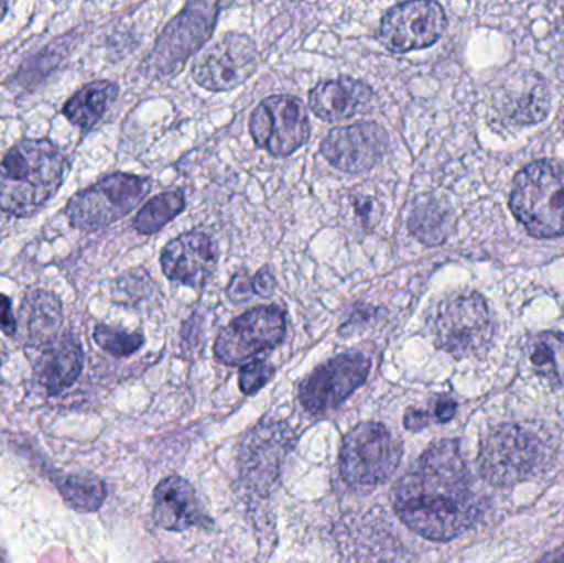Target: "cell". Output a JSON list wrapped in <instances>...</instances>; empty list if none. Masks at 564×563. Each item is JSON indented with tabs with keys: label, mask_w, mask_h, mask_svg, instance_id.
Instances as JSON below:
<instances>
[{
	"label": "cell",
	"mask_w": 564,
	"mask_h": 563,
	"mask_svg": "<svg viewBox=\"0 0 564 563\" xmlns=\"http://www.w3.org/2000/svg\"><path fill=\"white\" fill-rule=\"evenodd\" d=\"M393 506L411 531L430 541L447 542L473 528L480 509L459 443H433L398 483Z\"/></svg>",
	"instance_id": "1"
},
{
	"label": "cell",
	"mask_w": 564,
	"mask_h": 563,
	"mask_svg": "<svg viewBox=\"0 0 564 563\" xmlns=\"http://www.w3.org/2000/svg\"><path fill=\"white\" fill-rule=\"evenodd\" d=\"M66 174L63 152L48 139H26L0 162V212L29 217L58 191Z\"/></svg>",
	"instance_id": "2"
},
{
	"label": "cell",
	"mask_w": 564,
	"mask_h": 563,
	"mask_svg": "<svg viewBox=\"0 0 564 563\" xmlns=\"http://www.w3.org/2000/svg\"><path fill=\"white\" fill-rule=\"evenodd\" d=\"M510 208L532 237H563V162L539 161L522 169L513 181Z\"/></svg>",
	"instance_id": "3"
},
{
	"label": "cell",
	"mask_w": 564,
	"mask_h": 563,
	"mask_svg": "<svg viewBox=\"0 0 564 563\" xmlns=\"http://www.w3.org/2000/svg\"><path fill=\"white\" fill-rule=\"evenodd\" d=\"M221 7L205 0L188 2L162 30L154 50L142 63V72L152 78L181 72L188 58L214 35Z\"/></svg>",
	"instance_id": "4"
},
{
	"label": "cell",
	"mask_w": 564,
	"mask_h": 563,
	"mask_svg": "<svg viewBox=\"0 0 564 563\" xmlns=\"http://www.w3.org/2000/svg\"><path fill=\"white\" fill-rule=\"evenodd\" d=\"M431 334L440 349L457 359L484 353L494 336L489 307L479 293L454 294L431 317Z\"/></svg>",
	"instance_id": "5"
},
{
	"label": "cell",
	"mask_w": 564,
	"mask_h": 563,
	"mask_svg": "<svg viewBox=\"0 0 564 563\" xmlns=\"http://www.w3.org/2000/svg\"><path fill=\"white\" fill-rule=\"evenodd\" d=\"M545 459V445L536 433L519 425H502L484 440L480 476L494 486L519 485L536 475Z\"/></svg>",
	"instance_id": "6"
},
{
	"label": "cell",
	"mask_w": 564,
	"mask_h": 563,
	"mask_svg": "<svg viewBox=\"0 0 564 563\" xmlns=\"http://www.w3.org/2000/svg\"><path fill=\"white\" fill-rule=\"evenodd\" d=\"M400 442L381 423L355 426L341 443L338 468L351 486H375L390 479L401 462Z\"/></svg>",
	"instance_id": "7"
},
{
	"label": "cell",
	"mask_w": 564,
	"mask_h": 563,
	"mask_svg": "<svg viewBox=\"0 0 564 563\" xmlns=\"http://www.w3.org/2000/svg\"><path fill=\"white\" fill-rule=\"evenodd\" d=\"M149 191V178L116 172L78 192L68 202L66 215L79 230H101L134 210Z\"/></svg>",
	"instance_id": "8"
},
{
	"label": "cell",
	"mask_w": 564,
	"mask_h": 563,
	"mask_svg": "<svg viewBox=\"0 0 564 563\" xmlns=\"http://www.w3.org/2000/svg\"><path fill=\"white\" fill-rule=\"evenodd\" d=\"M250 132L258 148L274 158H288L311 138L307 108L295 96H270L251 115Z\"/></svg>",
	"instance_id": "9"
},
{
	"label": "cell",
	"mask_w": 564,
	"mask_h": 563,
	"mask_svg": "<svg viewBox=\"0 0 564 563\" xmlns=\"http://www.w3.org/2000/svg\"><path fill=\"white\" fill-rule=\"evenodd\" d=\"M284 337L285 314L281 307H253L221 331L215 357L225 366H241L257 354L280 346Z\"/></svg>",
	"instance_id": "10"
},
{
	"label": "cell",
	"mask_w": 564,
	"mask_h": 563,
	"mask_svg": "<svg viewBox=\"0 0 564 563\" xmlns=\"http://www.w3.org/2000/svg\"><path fill=\"white\" fill-rule=\"evenodd\" d=\"M371 362L365 354L345 353L322 364L299 387V400L307 412L325 413L337 409L370 373Z\"/></svg>",
	"instance_id": "11"
},
{
	"label": "cell",
	"mask_w": 564,
	"mask_h": 563,
	"mask_svg": "<svg viewBox=\"0 0 564 563\" xmlns=\"http://www.w3.org/2000/svg\"><path fill=\"white\" fill-rule=\"evenodd\" d=\"M258 68V48L245 33H225L192 66L197 85L208 91H230L243 85Z\"/></svg>",
	"instance_id": "12"
},
{
	"label": "cell",
	"mask_w": 564,
	"mask_h": 563,
	"mask_svg": "<svg viewBox=\"0 0 564 563\" xmlns=\"http://www.w3.org/2000/svg\"><path fill=\"white\" fill-rule=\"evenodd\" d=\"M447 26L446 12L437 2L417 0L387 10L378 36L393 53H408L434 45Z\"/></svg>",
	"instance_id": "13"
},
{
	"label": "cell",
	"mask_w": 564,
	"mask_h": 563,
	"mask_svg": "<svg viewBox=\"0 0 564 563\" xmlns=\"http://www.w3.org/2000/svg\"><path fill=\"white\" fill-rule=\"evenodd\" d=\"M390 138L377 122L335 128L322 141L321 152L328 164L348 174H361L373 169L387 154Z\"/></svg>",
	"instance_id": "14"
},
{
	"label": "cell",
	"mask_w": 564,
	"mask_h": 563,
	"mask_svg": "<svg viewBox=\"0 0 564 563\" xmlns=\"http://www.w3.org/2000/svg\"><path fill=\"white\" fill-rule=\"evenodd\" d=\"M217 263L218 248L200 230L187 231L169 241L161 255L165 277L192 288L204 286L217 270Z\"/></svg>",
	"instance_id": "15"
},
{
	"label": "cell",
	"mask_w": 564,
	"mask_h": 563,
	"mask_svg": "<svg viewBox=\"0 0 564 563\" xmlns=\"http://www.w3.org/2000/svg\"><path fill=\"white\" fill-rule=\"evenodd\" d=\"M373 102L371 86L350 76L317 83L308 93V108L327 122L365 115L373 108Z\"/></svg>",
	"instance_id": "16"
},
{
	"label": "cell",
	"mask_w": 564,
	"mask_h": 563,
	"mask_svg": "<svg viewBox=\"0 0 564 563\" xmlns=\"http://www.w3.org/2000/svg\"><path fill=\"white\" fill-rule=\"evenodd\" d=\"M152 516L159 528L171 532L212 526V519L202 511L194 486L181 476H169L159 483L154 491Z\"/></svg>",
	"instance_id": "17"
},
{
	"label": "cell",
	"mask_w": 564,
	"mask_h": 563,
	"mask_svg": "<svg viewBox=\"0 0 564 563\" xmlns=\"http://www.w3.org/2000/svg\"><path fill=\"white\" fill-rule=\"evenodd\" d=\"M83 370V350L75 337H56L43 347L36 362V376L48 393L63 392L78 380Z\"/></svg>",
	"instance_id": "18"
},
{
	"label": "cell",
	"mask_w": 564,
	"mask_h": 563,
	"mask_svg": "<svg viewBox=\"0 0 564 563\" xmlns=\"http://www.w3.org/2000/svg\"><path fill=\"white\" fill-rule=\"evenodd\" d=\"M118 96V85L112 82H95L79 89L63 106V115L83 129L93 128L108 111Z\"/></svg>",
	"instance_id": "19"
},
{
	"label": "cell",
	"mask_w": 564,
	"mask_h": 563,
	"mask_svg": "<svg viewBox=\"0 0 564 563\" xmlns=\"http://www.w3.org/2000/svg\"><path fill=\"white\" fill-rule=\"evenodd\" d=\"M411 234L427 247H437L449 237L454 227L453 214L437 198L424 197L416 202L408 220Z\"/></svg>",
	"instance_id": "20"
},
{
	"label": "cell",
	"mask_w": 564,
	"mask_h": 563,
	"mask_svg": "<svg viewBox=\"0 0 564 563\" xmlns=\"http://www.w3.org/2000/svg\"><path fill=\"white\" fill-rule=\"evenodd\" d=\"M20 314L30 337L42 343L50 339L62 324V303L55 294L43 290L32 291L23 297Z\"/></svg>",
	"instance_id": "21"
},
{
	"label": "cell",
	"mask_w": 564,
	"mask_h": 563,
	"mask_svg": "<svg viewBox=\"0 0 564 563\" xmlns=\"http://www.w3.org/2000/svg\"><path fill=\"white\" fill-rule=\"evenodd\" d=\"M529 350L535 372L552 386L564 389V334L553 331L539 334Z\"/></svg>",
	"instance_id": "22"
},
{
	"label": "cell",
	"mask_w": 564,
	"mask_h": 563,
	"mask_svg": "<svg viewBox=\"0 0 564 563\" xmlns=\"http://www.w3.org/2000/svg\"><path fill=\"white\" fill-rule=\"evenodd\" d=\"M59 495L68 508L78 512H95L106 499V486L101 479L86 473L63 476L56 481Z\"/></svg>",
	"instance_id": "23"
},
{
	"label": "cell",
	"mask_w": 564,
	"mask_h": 563,
	"mask_svg": "<svg viewBox=\"0 0 564 563\" xmlns=\"http://www.w3.org/2000/svg\"><path fill=\"white\" fill-rule=\"evenodd\" d=\"M185 208V195L182 191L165 192L151 198L134 218V228L141 235H154L174 220Z\"/></svg>",
	"instance_id": "24"
},
{
	"label": "cell",
	"mask_w": 564,
	"mask_h": 563,
	"mask_svg": "<svg viewBox=\"0 0 564 563\" xmlns=\"http://www.w3.org/2000/svg\"><path fill=\"white\" fill-rule=\"evenodd\" d=\"M95 340L102 350L111 356L128 357L141 349L144 336L139 333H124V331L99 324L95 329Z\"/></svg>",
	"instance_id": "25"
},
{
	"label": "cell",
	"mask_w": 564,
	"mask_h": 563,
	"mask_svg": "<svg viewBox=\"0 0 564 563\" xmlns=\"http://www.w3.org/2000/svg\"><path fill=\"white\" fill-rule=\"evenodd\" d=\"M348 204H350L354 217L357 218L358 225L364 230H371L377 227L380 221L381 215H383V205L370 192L364 191V188H355L348 194Z\"/></svg>",
	"instance_id": "26"
},
{
	"label": "cell",
	"mask_w": 564,
	"mask_h": 563,
	"mask_svg": "<svg viewBox=\"0 0 564 563\" xmlns=\"http://www.w3.org/2000/svg\"><path fill=\"white\" fill-rule=\"evenodd\" d=\"M457 412V403L451 399H440L434 403L431 412H421V410H408L404 416V425L413 432H420L424 426L431 423H446L454 419Z\"/></svg>",
	"instance_id": "27"
},
{
	"label": "cell",
	"mask_w": 564,
	"mask_h": 563,
	"mask_svg": "<svg viewBox=\"0 0 564 563\" xmlns=\"http://www.w3.org/2000/svg\"><path fill=\"white\" fill-rule=\"evenodd\" d=\"M274 373H276L274 367L264 360H253V362L247 364L240 372L241 392L253 396L273 379Z\"/></svg>",
	"instance_id": "28"
},
{
	"label": "cell",
	"mask_w": 564,
	"mask_h": 563,
	"mask_svg": "<svg viewBox=\"0 0 564 563\" xmlns=\"http://www.w3.org/2000/svg\"><path fill=\"white\" fill-rule=\"evenodd\" d=\"M227 296L234 303H247V301L257 297V290H254L253 277L248 271H240L231 278V283L227 288Z\"/></svg>",
	"instance_id": "29"
},
{
	"label": "cell",
	"mask_w": 564,
	"mask_h": 563,
	"mask_svg": "<svg viewBox=\"0 0 564 563\" xmlns=\"http://www.w3.org/2000/svg\"><path fill=\"white\" fill-rule=\"evenodd\" d=\"M253 281L257 297H261V300L273 296L274 291H276V277L268 267L261 268L257 274H253Z\"/></svg>",
	"instance_id": "30"
},
{
	"label": "cell",
	"mask_w": 564,
	"mask_h": 563,
	"mask_svg": "<svg viewBox=\"0 0 564 563\" xmlns=\"http://www.w3.org/2000/svg\"><path fill=\"white\" fill-rule=\"evenodd\" d=\"M0 331L7 336H13L17 333V321L12 313V301L0 294Z\"/></svg>",
	"instance_id": "31"
},
{
	"label": "cell",
	"mask_w": 564,
	"mask_h": 563,
	"mask_svg": "<svg viewBox=\"0 0 564 563\" xmlns=\"http://www.w3.org/2000/svg\"><path fill=\"white\" fill-rule=\"evenodd\" d=\"M539 563H564V548L555 552H550V554L545 555Z\"/></svg>",
	"instance_id": "32"
},
{
	"label": "cell",
	"mask_w": 564,
	"mask_h": 563,
	"mask_svg": "<svg viewBox=\"0 0 564 563\" xmlns=\"http://www.w3.org/2000/svg\"><path fill=\"white\" fill-rule=\"evenodd\" d=\"M7 9H9V6H7V2H0V20L6 17Z\"/></svg>",
	"instance_id": "33"
}]
</instances>
